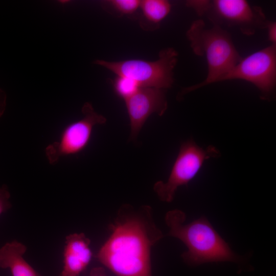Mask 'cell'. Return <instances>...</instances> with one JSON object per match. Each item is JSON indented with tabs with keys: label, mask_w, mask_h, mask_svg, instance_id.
Masks as SVG:
<instances>
[{
	"label": "cell",
	"mask_w": 276,
	"mask_h": 276,
	"mask_svg": "<svg viewBox=\"0 0 276 276\" xmlns=\"http://www.w3.org/2000/svg\"><path fill=\"white\" fill-rule=\"evenodd\" d=\"M111 234L97 255L99 261L116 276H152L151 250L163 237L149 205L123 204Z\"/></svg>",
	"instance_id": "obj_1"
},
{
	"label": "cell",
	"mask_w": 276,
	"mask_h": 276,
	"mask_svg": "<svg viewBox=\"0 0 276 276\" xmlns=\"http://www.w3.org/2000/svg\"><path fill=\"white\" fill-rule=\"evenodd\" d=\"M186 215L181 210L168 212L165 222L168 236L182 241L188 250L181 257L187 265L197 266L211 262H242L243 258L232 250L205 217L185 223Z\"/></svg>",
	"instance_id": "obj_2"
},
{
	"label": "cell",
	"mask_w": 276,
	"mask_h": 276,
	"mask_svg": "<svg viewBox=\"0 0 276 276\" xmlns=\"http://www.w3.org/2000/svg\"><path fill=\"white\" fill-rule=\"evenodd\" d=\"M187 36L193 52L205 58L208 70L205 80L183 88L177 96L179 99L192 91L217 82L242 58L231 35L221 27L214 25L208 28L202 19H197L192 23Z\"/></svg>",
	"instance_id": "obj_3"
},
{
	"label": "cell",
	"mask_w": 276,
	"mask_h": 276,
	"mask_svg": "<svg viewBox=\"0 0 276 276\" xmlns=\"http://www.w3.org/2000/svg\"><path fill=\"white\" fill-rule=\"evenodd\" d=\"M177 57V52L168 48L161 51L158 59L154 61L140 59L113 62L96 60L94 63L104 67L118 76L131 79L139 87L164 89L170 88L173 83V70Z\"/></svg>",
	"instance_id": "obj_4"
},
{
	"label": "cell",
	"mask_w": 276,
	"mask_h": 276,
	"mask_svg": "<svg viewBox=\"0 0 276 276\" xmlns=\"http://www.w3.org/2000/svg\"><path fill=\"white\" fill-rule=\"evenodd\" d=\"M219 155V151L214 146L203 149L191 139L182 143L167 180L158 181L153 186L159 199L164 202H171L177 189L188 185L206 159Z\"/></svg>",
	"instance_id": "obj_5"
},
{
	"label": "cell",
	"mask_w": 276,
	"mask_h": 276,
	"mask_svg": "<svg viewBox=\"0 0 276 276\" xmlns=\"http://www.w3.org/2000/svg\"><path fill=\"white\" fill-rule=\"evenodd\" d=\"M81 111L83 117L67 125L58 140L46 147L45 154L50 164L55 165L62 157L82 151L90 140L94 127L106 122V118L96 112L89 102L84 104Z\"/></svg>",
	"instance_id": "obj_6"
},
{
	"label": "cell",
	"mask_w": 276,
	"mask_h": 276,
	"mask_svg": "<svg viewBox=\"0 0 276 276\" xmlns=\"http://www.w3.org/2000/svg\"><path fill=\"white\" fill-rule=\"evenodd\" d=\"M235 79L251 83L265 99L270 96L276 83V45L271 44L242 58L217 82Z\"/></svg>",
	"instance_id": "obj_7"
},
{
	"label": "cell",
	"mask_w": 276,
	"mask_h": 276,
	"mask_svg": "<svg viewBox=\"0 0 276 276\" xmlns=\"http://www.w3.org/2000/svg\"><path fill=\"white\" fill-rule=\"evenodd\" d=\"M204 15L214 25L236 27L246 35L266 28L268 21L261 7L245 0L210 1Z\"/></svg>",
	"instance_id": "obj_8"
},
{
	"label": "cell",
	"mask_w": 276,
	"mask_h": 276,
	"mask_svg": "<svg viewBox=\"0 0 276 276\" xmlns=\"http://www.w3.org/2000/svg\"><path fill=\"white\" fill-rule=\"evenodd\" d=\"M124 101L130 121L131 141L136 139L151 114L156 113L161 116L168 106L164 89L156 88L140 87Z\"/></svg>",
	"instance_id": "obj_9"
},
{
	"label": "cell",
	"mask_w": 276,
	"mask_h": 276,
	"mask_svg": "<svg viewBox=\"0 0 276 276\" xmlns=\"http://www.w3.org/2000/svg\"><path fill=\"white\" fill-rule=\"evenodd\" d=\"M90 243V240L82 233L66 237L63 266L59 276H78L86 269L92 257Z\"/></svg>",
	"instance_id": "obj_10"
},
{
	"label": "cell",
	"mask_w": 276,
	"mask_h": 276,
	"mask_svg": "<svg viewBox=\"0 0 276 276\" xmlns=\"http://www.w3.org/2000/svg\"><path fill=\"white\" fill-rule=\"evenodd\" d=\"M27 247L14 240L0 248V267L10 269L12 276H40L25 260Z\"/></svg>",
	"instance_id": "obj_11"
},
{
	"label": "cell",
	"mask_w": 276,
	"mask_h": 276,
	"mask_svg": "<svg viewBox=\"0 0 276 276\" xmlns=\"http://www.w3.org/2000/svg\"><path fill=\"white\" fill-rule=\"evenodd\" d=\"M140 8L147 21L158 26L170 13L171 5L166 0H144L141 1Z\"/></svg>",
	"instance_id": "obj_12"
},
{
	"label": "cell",
	"mask_w": 276,
	"mask_h": 276,
	"mask_svg": "<svg viewBox=\"0 0 276 276\" xmlns=\"http://www.w3.org/2000/svg\"><path fill=\"white\" fill-rule=\"evenodd\" d=\"M113 85L117 94L124 100L140 88L133 80L122 76H117L113 81Z\"/></svg>",
	"instance_id": "obj_13"
},
{
	"label": "cell",
	"mask_w": 276,
	"mask_h": 276,
	"mask_svg": "<svg viewBox=\"0 0 276 276\" xmlns=\"http://www.w3.org/2000/svg\"><path fill=\"white\" fill-rule=\"evenodd\" d=\"M108 3L119 14L129 15L133 14L140 8L141 1L112 0Z\"/></svg>",
	"instance_id": "obj_14"
},
{
	"label": "cell",
	"mask_w": 276,
	"mask_h": 276,
	"mask_svg": "<svg viewBox=\"0 0 276 276\" xmlns=\"http://www.w3.org/2000/svg\"><path fill=\"white\" fill-rule=\"evenodd\" d=\"M10 198V194L7 186L3 185L0 187V215L11 208Z\"/></svg>",
	"instance_id": "obj_15"
},
{
	"label": "cell",
	"mask_w": 276,
	"mask_h": 276,
	"mask_svg": "<svg viewBox=\"0 0 276 276\" xmlns=\"http://www.w3.org/2000/svg\"><path fill=\"white\" fill-rule=\"evenodd\" d=\"M209 3V1L193 0L187 1L186 4L187 7L194 9L198 15L202 16L204 14Z\"/></svg>",
	"instance_id": "obj_16"
},
{
	"label": "cell",
	"mask_w": 276,
	"mask_h": 276,
	"mask_svg": "<svg viewBox=\"0 0 276 276\" xmlns=\"http://www.w3.org/2000/svg\"><path fill=\"white\" fill-rule=\"evenodd\" d=\"M266 28L269 40L271 44L276 45V22L268 20Z\"/></svg>",
	"instance_id": "obj_17"
},
{
	"label": "cell",
	"mask_w": 276,
	"mask_h": 276,
	"mask_svg": "<svg viewBox=\"0 0 276 276\" xmlns=\"http://www.w3.org/2000/svg\"><path fill=\"white\" fill-rule=\"evenodd\" d=\"M7 105V95L5 91L0 88V118L3 115Z\"/></svg>",
	"instance_id": "obj_18"
},
{
	"label": "cell",
	"mask_w": 276,
	"mask_h": 276,
	"mask_svg": "<svg viewBox=\"0 0 276 276\" xmlns=\"http://www.w3.org/2000/svg\"><path fill=\"white\" fill-rule=\"evenodd\" d=\"M89 276H107V274L104 268L96 267L90 270Z\"/></svg>",
	"instance_id": "obj_19"
}]
</instances>
